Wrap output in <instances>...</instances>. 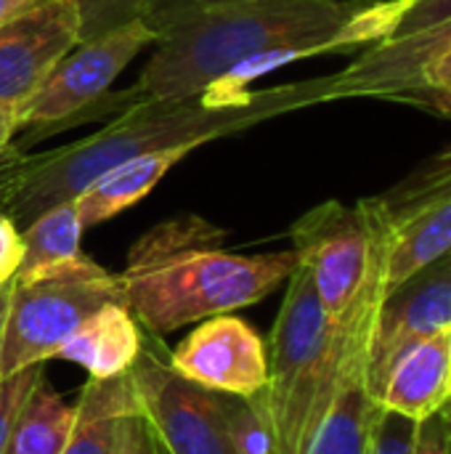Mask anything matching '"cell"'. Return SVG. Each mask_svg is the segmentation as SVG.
<instances>
[{
	"mask_svg": "<svg viewBox=\"0 0 451 454\" xmlns=\"http://www.w3.org/2000/svg\"><path fill=\"white\" fill-rule=\"evenodd\" d=\"M82 223L74 207V200L61 202L43 215H37L29 226L21 231L24 242V255L19 263L16 277H29L35 271L66 263L80 253V237H82Z\"/></svg>",
	"mask_w": 451,
	"mask_h": 454,
	"instance_id": "ffe728a7",
	"label": "cell"
},
{
	"mask_svg": "<svg viewBox=\"0 0 451 454\" xmlns=\"http://www.w3.org/2000/svg\"><path fill=\"white\" fill-rule=\"evenodd\" d=\"M417 101H428L431 106H436L439 112H444V114H449L451 117V90H428V93H423ZM415 101V104H417Z\"/></svg>",
	"mask_w": 451,
	"mask_h": 454,
	"instance_id": "1f68e13d",
	"label": "cell"
},
{
	"mask_svg": "<svg viewBox=\"0 0 451 454\" xmlns=\"http://www.w3.org/2000/svg\"><path fill=\"white\" fill-rule=\"evenodd\" d=\"M415 454H451V418L447 410L420 426Z\"/></svg>",
	"mask_w": 451,
	"mask_h": 454,
	"instance_id": "83f0119b",
	"label": "cell"
},
{
	"mask_svg": "<svg viewBox=\"0 0 451 454\" xmlns=\"http://www.w3.org/2000/svg\"><path fill=\"white\" fill-rule=\"evenodd\" d=\"M77 11V45L146 19L159 0H69Z\"/></svg>",
	"mask_w": 451,
	"mask_h": 454,
	"instance_id": "7402d4cb",
	"label": "cell"
},
{
	"mask_svg": "<svg viewBox=\"0 0 451 454\" xmlns=\"http://www.w3.org/2000/svg\"><path fill=\"white\" fill-rule=\"evenodd\" d=\"M167 364L189 383L213 394L260 396L268 386L266 340L237 314H218L167 348Z\"/></svg>",
	"mask_w": 451,
	"mask_h": 454,
	"instance_id": "30bf717a",
	"label": "cell"
},
{
	"mask_svg": "<svg viewBox=\"0 0 451 454\" xmlns=\"http://www.w3.org/2000/svg\"><path fill=\"white\" fill-rule=\"evenodd\" d=\"M144 428L130 378L88 380L74 402V423L64 454H133Z\"/></svg>",
	"mask_w": 451,
	"mask_h": 454,
	"instance_id": "5bb4252c",
	"label": "cell"
},
{
	"mask_svg": "<svg viewBox=\"0 0 451 454\" xmlns=\"http://www.w3.org/2000/svg\"><path fill=\"white\" fill-rule=\"evenodd\" d=\"M146 333L130 309L117 301L90 314L58 348L56 359L80 364L88 380L125 378L141 356Z\"/></svg>",
	"mask_w": 451,
	"mask_h": 454,
	"instance_id": "2e32d148",
	"label": "cell"
},
{
	"mask_svg": "<svg viewBox=\"0 0 451 454\" xmlns=\"http://www.w3.org/2000/svg\"><path fill=\"white\" fill-rule=\"evenodd\" d=\"M27 165H29V154L24 152V146L8 144L0 149V210L8 205L11 194L16 192Z\"/></svg>",
	"mask_w": 451,
	"mask_h": 454,
	"instance_id": "4316f807",
	"label": "cell"
},
{
	"mask_svg": "<svg viewBox=\"0 0 451 454\" xmlns=\"http://www.w3.org/2000/svg\"><path fill=\"white\" fill-rule=\"evenodd\" d=\"M447 53H451V19L409 37H385L364 48L343 72L324 77L330 101L356 96L415 101L423 93L425 69Z\"/></svg>",
	"mask_w": 451,
	"mask_h": 454,
	"instance_id": "4fadbf2b",
	"label": "cell"
},
{
	"mask_svg": "<svg viewBox=\"0 0 451 454\" xmlns=\"http://www.w3.org/2000/svg\"><path fill=\"white\" fill-rule=\"evenodd\" d=\"M69 0H43L0 27V104H21L77 45Z\"/></svg>",
	"mask_w": 451,
	"mask_h": 454,
	"instance_id": "7c38bea8",
	"label": "cell"
},
{
	"mask_svg": "<svg viewBox=\"0 0 451 454\" xmlns=\"http://www.w3.org/2000/svg\"><path fill=\"white\" fill-rule=\"evenodd\" d=\"M226 415V426L231 434L234 454H276L274 434L268 426L263 394L260 396H229L218 394Z\"/></svg>",
	"mask_w": 451,
	"mask_h": 454,
	"instance_id": "44dd1931",
	"label": "cell"
},
{
	"mask_svg": "<svg viewBox=\"0 0 451 454\" xmlns=\"http://www.w3.org/2000/svg\"><path fill=\"white\" fill-rule=\"evenodd\" d=\"M19 130V104H0V149L11 144V136Z\"/></svg>",
	"mask_w": 451,
	"mask_h": 454,
	"instance_id": "f546056e",
	"label": "cell"
},
{
	"mask_svg": "<svg viewBox=\"0 0 451 454\" xmlns=\"http://www.w3.org/2000/svg\"><path fill=\"white\" fill-rule=\"evenodd\" d=\"M21 255H24L21 231L5 213H0V290L13 282Z\"/></svg>",
	"mask_w": 451,
	"mask_h": 454,
	"instance_id": "484cf974",
	"label": "cell"
},
{
	"mask_svg": "<svg viewBox=\"0 0 451 454\" xmlns=\"http://www.w3.org/2000/svg\"><path fill=\"white\" fill-rule=\"evenodd\" d=\"M117 301H122L117 274L85 255L29 277H13L0 346V378L56 359L66 338L90 314Z\"/></svg>",
	"mask_w": 451,
	"mask_h": 454,
	"instance_id": "8992f818",
	"label": "cell"
},
{
	"mask_svg": "<svg viewBox=\"0 0 451 454\" xmlns=\"http://www.w3.org/2000/svg\"><path fill=\"white\" fill-rule=\"evenodd\" d=\"M377 306L335 325L311 282L306 266L287 279V293L274 322L268 348V386L263 404L274 434L276 454H303L348 362L369 343Z\"/></svg>",
	"mask_w": 451,
	"mask_h": 454,
	"instance_id": "277c9868",
	"label": "cell"
},
{
	"mask_svg": "<svg viewBox=\"0 0 451 454\" xmlns=\"http://www.w3.org/2000/svg\"><path fill=\"white\" fill-rule=\"evenodd\" d=\"M447 415H449V418H451V410H447Z\"/></svg>",
	"mask_w": 451,
	"mask_h": 454,
	"instance_id": "e575fe53",
	"label": "cell"
},
{
	"mask_svg": "<svg viewBox=\"0 0 451 454\" xmlns=\"http://www.w3.org/2000/svg\"><path fill=\"white\" fill-rule=\"evenodd\" d=\"M186 154V149H162L152 154H138L101 173L74 197L82 229H93L120 215L130 205L141 202L162 181V176Z\"/></svg>",
	"mask_w": 451,
	"mask_h": 454,
	"instance_id": "ac0fdd59",
	"label": "cell"
},
{
	"mask_svg": "<svg viewBox=\"0 0 451 454\" xmlns=\"http://www.w3.org/2000/svg\"><path fill=\"white\" fill-rule=\"evenodd\" d=\"M43 0H0V27L11 19H16L19 13H24L27 8L37 5Z\"/></svg>",
	"mask_w": 451,
	"mask_h": 454,
	"instance_id": "4dcf8cb0",
	"label": "cell"
},
{
	"mask_svg": "<svg viewBox=\"0 0 451 454\" xmlns=\"http://www.w3.org/2000/svg\"><path fill=\"white\" fill-rule=\"evenodd\" d=\"M447 410H451V404H449V407H447Z\"/></svg>",
	"mask_w": 451,
	"mask_h": 454,
	"instance_id": "8d00e7d4",
	"label": "cell"
},
{
	"mask_svg": "<svg viewBox=\"0 0 451 454\" xmlns=\"http://www.w3.org/2000/svg\"><path fill=\"white\" fill-rule=\"evenodd\" d=\"M451 19V0H409L388 40L409 37Z\"/></svg>",
	"mask_w": 451,
	"mask_h": 454,
	"instance_id": "d4e9b609",
	"label": "cell"
},
{
	"mask_svg": "<svg viewBox=\"0 0 451 454\" xmlns=\"http://www.w3.org/2000/svg\"><path fill=\"white\" fill-rule=\"evenodd\" d=\"M72 423L74 404H66L43 375L27 399L3 454H64Z\"/></svg>",
	"mask_w": 451,
	"mask_h": 454,
	"instance_id": "d6986e66",
	"label": "cell"
},
{
	"mask_svg": "<svg viewBox=\"0 0 451 454\" xmlns=\"http://www.w3.org/2000/svg\"><path fill=\"white\" fill-rule=\"evenodd\" d=\"M324 101H330L324 77L266 90H205L186 98H144L82 141L29 154V165L0 213L21 231L45 210L74 200L90 181L125 160L162 149L191 152L207 141Z\"/></svg>",
	"mask_w": 451,
	"mask_h": 454,
	"instance_id": "7a4b0ae2",
	"label": "cell"
},
{
	"mask_svg": "<svg viewBox=\"0 0 451 454\" xmlns=\"http://www.w3.org/2000/svg\"><path fill=\"white\" fill-rule=\"evenodd\" d=\"M128 378L162 454H234L221 396L181 378L159 338L146 335Z\"/></svg>",
	"mask_w": 451,
	"mask_h": 454,
	"instance_id": "ba28073f",
	"label": "cell"
},
{
	"mask_svg": "<svg viewBox=\"0 0 451 454\" xmlns=\"http://www.w3.org/2000/svg\"><path fill=\"white\" fill-rule=\"evenodd\" d=\"M40 378H43V364L24 367L13 375L0 378V454L5 452L13 426H16L27 399L32 396L35 386L40 383Z\"/></svg>",
	"mask_w": 451,
	"mask_h": 454,
	"instance_id": "cb8c5ba5",
	"label": "cell"
},
{
	"mask_svg": "<svg viewBox=\"0 0 451 454\" xmlns=\"http://www.w3.org/2000/svg\"><path fill=\"white\" fill-rule=\"evenodd\" d=\"M367 351L369 343L348 362L335 399L303 454H367L372 423L380 412V404L367 388Z\"/></svg>",
	"mask_w": 451,
	"mask_h": 454,
	"instance_id": "e0dca14e",
	"label": "cell"
},
{
	"mask_svg": "<svg viewBox=\"0 0 451 454\" xmlns=\"http://www.w3.org/2000/svg\"><path fill=\"white\" fill-rule=\"evenodd\" d=\"M377 404L415 423H425L449 407L451 327L423 340L396 362Z\"/></svg>",
	"mask_w": 451,
	"mask_h": 454,
	"instance_id": "9a60e30c",
	"label": "cell"
},
{
	"mask_svg": "<svg viewBox=\"0 0 451 454\" xmlns=\"http://www.w3.org/2000/svg\"><path fill=\"white\" fill-rule=\"evenodd\" d=\"M409 0H159L157 43L136 88L144 98L242 93L255 77L319 53L385 40Z\"/></svg>",
	"mask_w": 451,
	"mask_h": 454,
	"instance_id": "6da1fadb",
	"label": "cell"
},
{
	"mask_svg": "<svg viewBox=\"0 0 451 454\" xmlns=\"http://www.w3.org/2000/svg\"><path fill=\"white\" fill-rule=\"evenodd\" d=\"M133 454H159V450H157V442L152 439V434H149L146 423H144V428H141V434H138V444H136V452Z\"/></svg>",
	"mask_w": 451,
	"mask_h": 454,
	"instance_id": "d6a6232c",
	"label": "cell"
},
{
	"mask_svg": "<svg viewBox=\"0 0 451 454\" xmlns=\"http://www.w3.org/2000/svg\"><path fill=\"white\" fill-rule=\"evenodd\" d=\"M298 266L295 250L231 253L223 229L202 215H178L130 247L117 285L144 333L162 340L181 327L260 303Z\"/></svg>",
	"mask_w": 451,
	"mask_h": 454,
	"instance_id": "3957f363",
	"label": "cell"
},
{
	"mask_svg": "<svg viewBox=\"0 0 451 454\" xmlns=\"http://www.w3.org/2000/svg\"><path fill=\"white\" fill-rule=\"evenodd\" d=\"M391 221L385 295L451 253V168L383 194Z\"/></svg>",
	"mask_w": 451,
	"mask_h": 454,
	"instance_id": "8fae6325",
	"label": "cell"
},
{
	"mask_svg": "<svg viewBox=\"0 0 451 454\" xmlns=\"http://www.w3.org/2000/svg\"><path fill=\"white\" fill-rule=\"evenodd\" d=\"M152 439H154V436H152ZM157 450H159V447H157ZM159 454H162V450H159Z\"/></svg>",
	"mask_w": 451,
	"mask_h": 454,
	"instance_id": "d590c367",
	"label": "cell"
},
{
	"mask_svg": "<svg viewBox=\"0 0 451 454\" xmlns=\"http://www.w3.org/2000/svg\"><path fill=\"white\" fill-rule=\"evenodd\" d=\"M8 295H11V285L0 290V346H3V327H5V311H8Z\"/></svg>",
	"mask_w": 451,
	"mask_h": 454,
	"instance_id": "836d02e7",
	"label": "cell"
},
{
	"mask_svg": "<svg viewBox=\"0 0 451 454\" xmlns=\"http://www.w3.org/2000/svg\"><path fill=\"white\" fill-rule=\"evenodd\" d=\"M290 237L335 325L380 306L391 253V221L383 197H367L356 205L322 202L292 223Z\"/></svg>",
	"mask_w": 451,
	"mask_h": 454,
	"instance_id": "5b68a950",
	"label": "cell"
},
{
	"mask_svg": "<svg viewBox=\"0 0 451 454\" xmlns=\"http://www.w3.org/2000/svg\"><path fill=\"white\" fill-rule=\"evenodd\" d=\"M428 90H451V53L447 56H441L439 61H433L428 69H425V74H423V93H428ZM420 93V96H423ZM417 96V98H420ZM415 98V101H417Z\"/></svg>",
	"mask_w": 451,
	"mask_h": 454,
	"instance_id": "f1b7e54d",
	"label": "cell"
},
{
	"mask_svg": "<svg viewBox=\"0 0 451 454\" xmlns=\"http://www.w3.org/2000/svg\"><path fill=\"white\" fill-rule=\"evenodd\" d=\"M449 255H451V253H449Z\"/></svg>",
	"mask_w": 451,
	"mask_h": 454,
	"instance_id": "74e56055",
	"label": "cell"
},
{
	"mask_svg": "<svg viewBox=\"0 0 451 454\" xmlns=\"http://www.w3.org/2000/svg\"><path fill=\"white\" fill-rule=\"evenodd\" d=\"M157 43V29L146 21H130L90 43L74 45L19 104V128H32L40 138L77 120H98L104 112L122 114L144 101L138 88L112 93V82L149 45Z\"/></svg>",
	"mask_w": 451,
	"mask_h": 454,
	"instance_id": "52a82bcc",
	"label": "cell"
},
{
	"mask_svg": "<svg viewBox=\"0 0 451 454\" xmlns=\"http://www.w3.org/2000/svg\"><path fill=\"white\" fill-rule=\"evenodd\" d=\"M447 327H451V255L420 269L380 301L367 351V388L375 402H380L396 362Z\"/></svg>",
	"mask_w": 451,
	"mask_h": 454,
	"instance_id": "9c48e42d",
	"label": "cell"
},
{
	"mask_svg": "<svg viewBox=\"0 0 451 454\" xmlns=\"http://www.w3.org/2000/svg\"><path fill=\"white\" fill-rule=\"evenodd\" d=\"M420 426L399 412L383 410L377 412L369 434L367 454H415L417 452V439H420Z\"/></svg>",
	"mask_w": 451,
	"mask_h": 454,
	"instance_id": "603a6c76",
	"label": "cell"
}]
</instances>
